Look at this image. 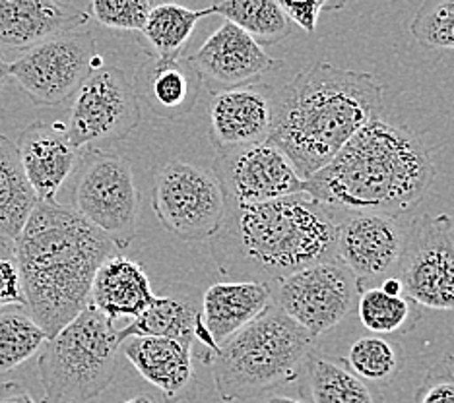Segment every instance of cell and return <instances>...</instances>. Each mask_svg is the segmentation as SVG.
<instances>
[{
	"label": "cell",
	"instance_id": "obj_1",
	"mask_svg": "<svg viewBox=\"0 0 454 403\" xmlns=\"http://www.w3.org/2000/svg\"><path fill=\"white\" fill-rule=\"evenodd\" d=\"M342 215L305 192L254 205L227 202L222 229L208 241L210 254L222 275L272 285L336 260Z\"/></svg>",
	"mask_w": 454,
	"mask_h": 403
},
{
	"label": "cell",
	"instance_id": "obj_2",
	"mask_svg": "<svg viewBox=\"0 0 454 403\" xmlns=\"http://www.w3.org/2000/svg\"><path fill=\"white\" fill-rule=\"evenodd\" d=\"M270 142L307 181L383 112V86L367 72L317 62L274 93Z\"/></svg>",
	"mask_w": 454,
	"mask_h": 403
},
{
	"label": "cell",
	"instance_id": "obj_3",
	"mask_svg": "<svg viewBox=\"0 0 454 403\" xmlns=\"http://www.w3.org/2000/svg\"><path fill=\"white\" fill-rule=\"evenodd\" d=\"M435 179L427 143L377 119L305 181V194L344 213L408 215Z\"/></svg>",
	"mask_w": 454,
	"mask_h": 403
},
{
	"label": "cell",
	"instance_id": "obj_4",
	"mask_svg": "<svg viewBox=\"0 0 454 403\" xmlns=\"http://www.w3.org/2000/svg\"><path fill=\"white\" fill-rule=\"evenodd\" d=\"M26 308L51 339L90 305L99 266L117 248L60 204L37 202L14 243Z\"/></svg>",
	"mask_w": 454,
	"mask_h": 403
},
{
	"label": "cell",
	"instance_id": "obj_5",
	"mask_svg": "<svg viewBox=\"0 0 454 403\" xmlns=\"http://www.w3.org/2000/svg\"><path fill=\"white\" fill-rule=\"evenodd\" d=\"M317 337L274 305L204 360L223 403L268 394L305 375Z\"/></svg>",
	"mask_w": 454,
	"mask_h": 403
},
{
	"label": "cell",
	"instance_id": "obj_6",
	"mask_svg": "<svg viewBox=\"0 0 454 403\" xmlns=\"http://www.w3.org/2000/svg\"><path fill=\"white\" fill-rule=\"evenodd\" d=\"M119 351L115 322L88 305L39 351L43 403H88L101 396L115 382Z\"/></svg>",
	"mask_w": 454,
	"mask_h": 403
},
{
	"label": "cell",
	"instance_id": "obj_7",
	"mask_svg": "<svg viewBox=\"0 0 454 403\" xmlns=\"http://www.w3.org/2000/svg\"><path fill=\"white\" fill-rule=\"evenodd\" d=\"M72 210L115 244L129 248L138 233L140 194L132 165L122 155L86 150L72 186Z\"/></svg>",
	"mask_w": 454,
	"mask_h": 403
},
{
	"label": "cell",
	"instance_id": "obj_8",
	"mask_svg": "<svg viewBox=\"0 0 454 403\" xmlns=\"http://www.w3.org/2000/svg\"><path fill=\"white\" fill-rule=\"evenodd\" d=\"M152 208L173 236L184 243H204L222 229L227 200L212 169L171 159L153 173Z\"/></svg>",
	"mask_w": 454,
	"mask_h": 403
},
{
	"label": "cell",
	"instance_id": "obj_9",
	"mask_svg": "<svg viewBox=\"0 0 454 403\" xmlns=\"http://www.w3.org/2000/svg\"><path fill=\"white\" fill-rule=\"evenodd\" d=\"M272 305L317 339L357 308L364 287L338 260L315 264L268 285Z\"/></svg>",
	"mask_w": 454,
	"mask_h": 403
},
{
	"label": "cell",
	"instance_id": "obj_10",
	"mask_svg": "<svg viewBox=\"0 0 454 403\" xmlns=\"http://www.w3.org/2000/svg\"><path fill=\"white\" fill-rule=\"evenodd\" d=\"M101 66L94 35L78 29L10 60V78L18 81L34 105L53 107L76 96L91 72Z\"/></svg>",
	"mask_w": 454,
	"mask_h": 403
},
{
	"label": "cell",
	"instance_id": "obj_11",
	"mask_svg": "<svg viewBox=\"0 0 454 403\" xmlns=\"http://www.w3.org/2000/svg\"><path fill=\"white\" fill-rule=\"evenodd\" d=\"M140 120L132 81L119 66L103 65L78 89L65 132L76 150H98L99 143L125 140Z\"/></svg>",
	"mask_w": 454,
	"mask_h": 403
},
{
	"label": "cell",
	"instance_id": "obj_12",
	"mask_svg": "<svg viewBox=\"0 0 454 403\" xmlns=\"http://www.w3.org/2000/svg\"><path fill=\"white\" fill-rule=\"evenodd\" d=\"M408 215L344 213L338 225L336 260L356 275L364 289L398 277L408 251Z\"/></svg>",
	"mask_w": 454,
	"mask_h": 403
},
{
	"label": "cell",
	"instance_id": "obj_13",
	"mask_svg": "<svg viewBox=\"0 0 454 403\" xmlns=\"http://www.w3.org/2000/svg\"><path fill=\"white\" fill-rule=\"evenodd\" d=\"M398 279L421 308L454 310V221L447 213L411 220Z\"/></svg>",
	"mask_w": 454,
	"mask_h": 403
},
{
	"label": "cell",
	"instance_id": "obj_14",
	"mask_svg": "<svg viewBox=\"0 0 454 403\" xmlns=\"http://www.w3.org/2000/svg\"><path fill=\"white\" fill-rule=\"evenodd\" d=\"M225 200L254 205L305 192V181L286 155L270 142L215 151L212 165Z\"/></svg>",
	"mask_w": 454,
	"mask_h": 403
},
{
	"label": "cell",
	"instance_id": "obj_15",
	"mask_svg": "<svg viewBox=\"0 0 454 403\" xmlns=\"http://www.w3.org/2000/svg\"><path fill=\"white\" fill-rule=\"evenodd\" d=\"M189 58L202 86H208L212 93L251 86L280 65V60L272 58L264 47L231 22H223Z\"/></svg>",
	"mask_w": 454,
	"mask_h": 403
},
{
	"label": "cell",
	"instance_id": "obj_16",
	"mask_svg": "<svg viewBox=\"0 0 454 403\" xmlns=\"http://www.w3.org/2000/svg\"><path fill=\"white\" fill-rule=\"evenodd\" d=\"M130 337H168L187 345L199 341L202 363L220 349L202 322V293L183 283L169 285L140 316L119 329L121 344Z\"/></svg>",
	"mask_w": 454,
	"mask_h": 403
},
{
	"label": "cell",
	"instance_id": "obj_17",
	"mask_svg": "<svg viewBox=\"0 0 454 403\" xmlns=\"http://www.w3.org/2000/svg\"><path fill=\"white\" fill-rule=\"evenodd\" d=\"M270 89L243 86L212 93L208 134L215 151L270 140L274 101Z\"/></svg>",
	"mask_w": 454,
	"mask_h": 403
},
{
	"label": "cell",
	"instance_id": "obj_18",
	"mask_svg": "<svg viewBox=\"0 0 454 403\" xmlns=\"http://www.w3.org/2000/svg\"><path fill=\"white\" fill-rule=\"evenodd\" d=\"M90 14L57 0H0V55L27 53L45 41L78 31Z\"/></svg>",
	"mask_w": 454,
	"mask_h": 403
},
{
	"label": "cell",
	"instance_id": "obj_19",
	"mask_svg": "<svg viewBox=\"0 0 454 403\" xmlns=\"http://www.w3.org/2000/svg\"><path fill=\"white\" fill-rule=\"evenodd\" d=\"M16 148L26 179L32 184L37 200L59 204L57 194L76 171L82 158L80 150L70 143L65 124L35 120L20 134Z\"/></svg>",
	"mask_w": 454,
	"mask_h": 403
},
{
	"label": "cell",
	"instance_id": "obj_20",
	"mask_svg": "<svg viewBox=\"0 0 454 403\" xmlns=\"http://www.w3.org/2000/svg\"><path fill=\"white\" fill-rule=\"evenodd\" d=\"M138 101L161 119H181L194 109L202 80L189 57L158 58L146 55L132 80Z\"/></svg>",
	"mask_w": 454,
	"mask_h": 403
},
{
	"label": "cell",
	"instance_id": "obj_21",
	"mask_svg": "<svg viewBox=\"0 0 454 403\" xmlns=\"http://www.w3.org/2000/svg\"><path fill=\"white\" fill-rule=\"evenodd\" d=\"M121 351L138 375L156 386L168 401L181 399L192 386V345L168 337H130Z\"/></svg>",
	"mask_w": 454,
	"mask_h": 403
},
{
	"label": "cell",
	"instance_id": "obj_22",
	"mask_svg": "<svg viewBox=\"0 0 454 403\" xmlns=\"http://www.w3.org/2000/svg\"><path fill=\"white\" fill-rule=\"evenodd\" d=\"M153 293L148 274L142 264L122 254H113L99 266L91 285L90 305H94L111 322L119 318H137L146 310Z\"/></svg>",
	"mask_w": 454,
	"mask_h": 403
},
{
	"label": "cell",
	"instance_id": "obj_23",
	"mask_svg": "<svg viewBox=\"0 0 454 403\" xmlns=\"http://www.w3.org/2000/svg\"><path fill=\"white\" fill-rule=\"evenodd\" d=\"M272 306L268 285L253 282H220L202 293V322L215 345L241 332Z\"/></svg>",
	"mask_w": 454,
	"mask_h": 403
},
{
	"label": "cell",
	"instance_id": "obj_24",
	"mask_svg": "<svg viewBox=\"0 0 454 403\" xmlns=\"http://www.w3.org/2000/svg\"><path fill=\"white\" fill-rule=\"evenodd\" d=\"M307 403H385L380 388L361 380L349 370L344 359L311 355L305 368Z\"/></svg>",
	"mask_w": 454,
	"mask_h": 403
},
{
	"label": "cell",
	"instance_id": "obj_25",
	"mask_svg": "<svg viewBox=\"0 0 454 403\" xmlns=\"http://www.w3.org/2000/svg\"><path fill=\"white\" fill-rule=\"evenodd\" d=\"M37 202L20 163L16 143L0 132V241L16 243Z\"/></svg>",
	"mask_w": 454,
	"mask_h": 403
},
{
	"label": "cell",
	"instance_id": "obj_26",
	"mask_svg": "<svg viewBox=\"0 0 454 403\" xmlns=\"http://www.w3.org/2000/svg\"><path fill=\"white\" fill-rule=\"evenodd\" d=\"M212 14V6L192 10L171 3L153 4L148 22L140 31L150 47L148 55L158 58H181L184 47L194 34L196 24Z\"/></svg>",
	"mask_w": 454,
	"mask_h": 403
},
{
	"label": "cell",
	"instance_id": "obj_27",
	"mask_svg": "<svg viewBox=\"0 0 454 403\" xmlns=\"http://www.w3.org/2000/svg\"><path fill=\"white\" fill-rule=\"evenodd\" d=\"M212 12L241 27L261 47H272L292 34V22L276 0H223Z\"/></svg>",
	"mask_w": 454,
	"mask_h": 403
},
{
	"label": "cell",
	"instance_id": "obj_28",
	"mask_svg": "<svg viewBox=\"0 0 454 403\" xmlns=\"http://www.w3.org/2000/svg\"><path fill=\"white\" fill-rule=\"evenodd\" d=\"M357 316L373 336H404L416 329L421 306L406 295H387L379 287L364 289L357 301Z\"/></svg>",
	"mask_w": 454,
	"mask_h": 403
},
{
	"label": "cell",
	"instance_id": "obj_29",
	"mask_svg": "<svg viewBox=\"0 0 454 403\" xmlns=\"http://www.w3.org/2000/svg\"><path fill=\"white\" fill-rule=\"evenodd\" d=\"M47 339V334L24 306L0 308V375L27 363Z\"/></svg>",
	"mask_w": 454,
	"mask_h": 403
},
{
	"label": "cell",
	"instance_id": "obj_30",
	"mask_svg": "<svg viewBox=\"0 0 454 403\" xmlns=\"http://www.w3.org/2000/svg\"><path fill=\"white\" fill-rule=\"evenodd\" d=\"M404 349L388 337L365 336L354 341L344 359L346 367L373 386H387L404 365Z\"/></svg>",
	"mask_w": 454,
	"mask_h": 403
},
{
	"label": "cell",
	"instance_id": "obj_31",
	"mask_svg": "<svg viewBox=\"0 0 454 403\" xmlns=\"http://www.w3.org/2000/svg\"><path fill=\"white\" fill-rule=\"evenodd\" d=\"M411 37L427 49H454V0H427L408 26Z\"/></svg>",
	"mask_w": 454,
	"mask_h": 403
},
{
	"label": "cell",
	"instance_id": "obj_32",
	"mask_svg": "<svg viewBox=\"0 0 454 403\" xmlns=\"http://www.w3.org/2000/svg\"><path fill=\"white\" fill-rule=\"evenodd\" d=\"M153 3L150 0H94L86 12L101 26L119 31H140L148 22Z\"/></svg>",
	"mask_w": 454,
	"mask_h": 403
},
{
	"label": "cell",
	"instance_id": "obj_33",
	"mask_svg": "<svg viewBox=\"0 0 454 403\" xmlns=\"http://www.w3.org/2000/svg\"><path fill=\"white\" fill-rule=\"evenodd\" d=\"M411 403H454V355L445 353L426 372Z\"/></svg>",
	"mask_w": 454,
	"mask_h": 403
},
{
	"label": "cell",
	"instance_id": "obj_34",
	"mask_svg": "<svg viewBox=\"0 0 454 403\" xmlns=\"http://www.w3.org/2000/svg\"><path fill=\"white\" fill-rule=\"evenodd\" d=\"M24 306L26 293L14 243L0 241V308Z\"/></svg>",
	"mask_w": 454,
	"mask_h": 403
},
{
	"label": "cell",
	"instance_id": "obj_35",
	"mask_svg": "<svg viewBox=\"0 0 454 403\" xmlns=\"http://www.w3.org/2000/svg\"><path fill=\"white\" fill-rule=\"evenodd\" d=\"M284 14L292 24H297L305 34H313L318 24V16L323 10H340L344 3H326V0H315V3H280Z\"/></svg>",
	"mask_w": 454,
	"mask_h": 403
},
{
	"label": "cell",
	"instance_id": "obj_36",
	"mask_svg": "<svg viewBox=\"0 0 454 403\" xmlns=\"http://www.w3.org/2000/svg\"><path fill=\"white\" fill-rule=\"evenodd\" d=\"M0 403H39L29 390L18 382H4L0 384Z\"/></svg>",
	"mask_w": 454,
	"mask_h": 403
},
{
	"label": "cell",
	"instance_id": "obj_37",
	"mask_svg": "<svg viewBox=\"0 0 454 403\" xmlns=\"http://www.w3.org/2000/svg\"><path fill=\"white\" fill-rule=\"evenodd\" d=\"M379 289L387 295H404V287H402V282L398 277H390L387 282L379 285Z\"/></svg>",
	"mask_w": 454,
	"mask_h": 403
},
{
	"label": "cell",
	"instance_id": "obj_38",
	"mask_svg": "<svg viewBox=\"0 0 454 403\" xmlns=\"http://www.w3.org/2000/svg\"><path fill=\"white\" fill-rule=\"evenodd\" d=\"M259 403H307V401L292 398V396H280V394H278V396H268V398H264Z\"/></svg>",
	"mask_w": 454,
	"mask_h": 403
},
{
	"label": "cell",
	"instance_id": "obj_39",
	"mask_svg": "<svg viewBox=\"0 0 454 403\" xmlns=\"http://www.w3.org/2000/svg\"><path fill=\"white\" fill-rule=\"evenodd\" d=\"M8 78H10V62L3 55H0V89L4 88Z\"/></svg>",
	"mask_w": 454,
	"mask_h": 403
},
{
	"label": "cell",
	"instance_id": "obj_40",
	"mask_svg": "<svg viewBox=\"0 0 454 403\" xmlns=\"http://www.w3.org/2000/svg\"><path fill=\"white\" fill-rule=\"evenodd\" d=\"M122 403H158V401H156V398L150 396V394H138V396H134V398L122 401Z\"/></svg>",
	"mask_w": 454,
	"mask_h": 403
}]
</instances>
